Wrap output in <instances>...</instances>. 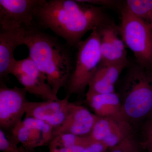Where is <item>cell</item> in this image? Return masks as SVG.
I'll return each instance as SVG.
<instances>
[{
    "instance_id": "obj_1",
    "label": "cell",
    "mask_w": 152,
    "mask_h": 152,
    "mask_svg": "<svg viewBox=\"0 0 152 152\" xmlns=\"http://www.w3.org/2000/svg\"><path fill=\"white\" fill-rule=\"evenodd\" d=\"M34 23L76 48L88 32L111 23L101 7L82 0H44L35 11Z\"/></svg>"
},
{
    "instance_id": "obj_2",
    "label": "cell",
    "mask_w": 152,
    "mask_h": 152,
    "mask_svg": "<svg viewBox=\"0 0 152 152\" xmlns=\"http://www.w3.org/2000/svg\"><path fill=\"white\" fill-rule=\"evenodd\" d=\"M25 29L23 45L27 48L28 56L46 77L48 84L57 95L61 88H66L73 71L75 59L72 56V48L35 24Z\"/></svg>"
},
{
    "instance_id": "obj_3",
    "label": "cell",
    "mask_w": 152,
    "mask_h": 152,
    "mask_svg": "<svg viewBox=\"0 0 152 152\" xmlns=\"http://www.w3.org/2000/svg\"><path fill=\"white\" fill-rule=\"evenodd\" d=\"M123 116L132 123L152 115V69L136 64L128 69L118 94Z\"/></svg>"
},
{
    "instance_id": "obj_4",
    "label": "cell",
    "mask_w": 152,
    "mask_h": 152,
    "mask_svg": "<svg viewBox=\"0 0 152 152\" xmlns=\"http://www.w3.org/2000/svg\"><path fill=\"white\" fill-rule=\"evenodd\" d=\"M99 28L92 31L90 35L77 46L75 66L66 87L67 94L80 95L87 87L102 63Z\"/></svg>"
},
{
    "instance_id": "obj_5",
    "label": "cell",
    "mask_w": 152,
    "mask_h": 152,
    "mask_svg": "<svg viewBox=\"0 0 152 152\" xmlns=\"http://www.w3.org/2000/svg\"><path fill=\"white\" fill-rule=\"evenodd\" d=\"M118 28L122 39L133 52L137 64L152 69V26L136 17L125 4Z\"/></svg>"
},
{
    "instance_id": "obj_6",
    "label": "cell",
    "mask_w": 152,
    "mask_h": 152,
    "mask_svg": "<svg viewBox=\"0 0 152 152\" xmlns=\"http://www.w3.org/2000/svg\"><path fill=\"white\" fill-rule=\"evenodd\" d=\"M10 75L14 76L23 88L31 94L44 101L58 99L48 84L46 77L29 57L16 60L10 70Z\"/></svg>"
},
{
    "instance_id": "obj_7",
    "label": "cell",
    "mask_w": 152,
    "mask_h": 152,
    "mask_svg": "<svg viewBox=\"0 0 152 152\" xmlns=\"http://www.w3.org/2000/svg\"><path fill=\"white\" fill-rule=\"evenodd\" d=\"M44 0H0V29L29 27L34 24L36 9Z\"/></svg>"
},
{
    "instance_id": "obj_8",
    "label": "cell",
    "mask_w": 152,
    "mask_h": 152,
    "mask_svg": "<svg viewBox=\"0 0 152 152\" xmlns=\"http://www.w3.org/2000/svg\"><path fill=\"white\" fill-rule=\"evenodd\" d=\"M27 91L24 88H9L0 85V126L2 129L12 130L26 113Z\"/></svg>"
},
{
    "instance_id": "obj_9",
    "label": "cell",
    "mask_w": 152,
    "mask_h": 152,
    "mask_svg": "<svg viewBox=\"0 0 152 152\" xmlns=\"http://www.w3.org/2000/svg\"><path fill=\"white\" fill-rule=\"evenodd\" d=\"M132 124L124 118L99 117L89 137L110 149L132 135Z\"/></svg>"
},
{
    "instance_id": "obj_10",
    "label": "cell",
    "mask_w": 152,
    "mask_h": 152,
    "mask_svg": "<svg viewBox=\"0 0 152 152\" xmlns=\"http://www.w3.org/2000/svg\"><path fill=\"white\" fill-rule=\"evenodd\" d=\"M66 95L61 99L34 102L28 101L26 108V118L42 120L53 128L59 126L64 121L71 102ZM53 129V130H54Z\"/></svg>"
},
{
    "instance_id": "obj_11",
    "label": "cell",
    "mask_w": 152,
    "mask_h": 152,
    "mask_svg": "<svg viewBox=\"0 0 152 152\" xmlns=\"http://www.w3.org/2000/svg\"><path fill=\"white\" fill-rule=\"evenodd\" d=\"M98 118L84 107L71 102L64 121L53 130V137L63 134L89 136Z\"/></svg>"
},
{
    "instance_id": "obj_12",
    "label": "cell",
    "mask_w": 152,
    "mask_h": 152,
    "mask_svg": "<svg viewBox=\"0 0 152 152\" xmlns=\"http://www.w3.org/2000/svg\"><path fill=\"white\" fill-rule=\"evenodd\" d=\"M25 28L0 29V83L8 81L11 67L16 61L14 53L17 48L23 45Z\"/></svg>"
},
{
    "instance_id": "obj_13",
    "label": "cell",
    "mask_w": 152,
    "mask_h": 152,
    "mask_svg": "<svg viewBox=\"0 0 152 152\" xmlns=\"http://www.w3.org/2000/svg\"><path fill=\"white\" fill-rule=\"evenodd\" d=\"M102 62L116 64L128 62L126 45L119 37L118 28L109 24L99 29Z\"/></svg>"
},
{
    "instance_id": "obj_14",
    "label": "cell",
    "mask_w": 152,
    "mask_h": 152,
    "mask_svg": "<svg viewBox=\"0 0 152 152\" xmlns=\"http://www.w3.org/2000/svg\"><path fill=\"white\" fill-rule=\"evenodd\" d=\"M10 140L15 145L22 144L28 150H33L49 144L53 135V129L49 126L42 129L30 127L25 126L23 120L11 130Z\"/></svg>"
},
{
    "instance_id": "obj_15",
    "label": "cell",
    "mask_w": 152,
    "mask_h": 152,
    "mask_svg": "<svg viewBox=\"0 0 152 152\" xmlns=\"http://www.w3.org/2000/svg\"><path fill=\"white\" fill-rule=\"evenodd\" d=\"M129 62L101 63L88 86L87 93L109 94L115 92V85Z\"/></svg>"
},
{
    "instance_id": "obj_16",
    "label": "cell",
    "mask_w": 152,
    "mask_h": 152,
    "mask_svg": "<svg viewBox=\"0 0 152 152\" xmlns=\"http://www.w3.org/2000/svg\"><path fill=\"white\" fill-rule=\"evenodd\" d=\"M86 102L98 117L124 118L121 98L115 92L109 94L86 93Z\"/></svg>"
},
{
    "instance_id": "obj_17",
    "label": "cell",
    "mask_w": 152,
    "mask_h": 152,
    "mask_svg": "<svg viewBox=\"0 0 152 152\" xmlns=\"http://www.w3.org/2000/svg\"><path fill=\"white\" fill-rule=\"evenodd\" d=\"M89 136H80L70 134H63L55 136L49 143L50 150L88 145L91 141Z\"/></svg>"
},
{
    "instance_id": "obj_18",
    "label": "cell",
    "mask_w": 152,
    "mask_h": 152,
    "mask_svg": "<svg viewBox=\"0 0 152 152\" xmlns=\"http://www.w3.org/2000/svg\"><path fill=\"white\" fill-rule=\"evenodd\" d=\"M126 4L136 17L152 26V0H128Z\"/></svg>"
},
{
    "instance_id": "obj_19",
    "label": "cell",
    "mask_w": 152,
    "mask_h": 152,
    "mask_svg": "<svg viewBox=\"0 0 152 152\" xmlns=\"http://www.w3.org/2000/svg\"><path fill=\"white\" fill-rule=\"evenodd\" d=\"M142 131L140 145L148 152H152V115L144 121Z\"/></svg>"
},
{
    "instance_id": "obj_20",
    "label": "cell",
    "mask_w": 152,
    "mask_h": 152,
    "mask_svg": "<svg viewBox=\"0 0 152 152\" xmlns=\"http://www.w3.org/2000/svg\"><path fill=\"white\" fill-rule=\"evenodd\" d=\"M141 146L131 135L125 139L115 147L110 149L108 152H140Z\"/></svg>"
},
{
    "instance_id": "obj_21",
    "label": "cell",
    "mask_w": 152,
    "mask_h": 152,
    "mask_svg": "<svg viewBox=\"0 0 152 152\" xmlns=\"http://www.w3.org/2000/svg\"><path fill=\"white\" fill-rule=\"evenodd\" d=\"M0 150L3 152H16L18 146L7 137L2 129L0 130Z\"/></svg>"
},
{
    "instance_id": "obj_22",
    "label": "cell",
    "mask_w": 152,
    "mask_h": 152,
    "mask_svg": "<svg viewBox=\"0 0 152 152\" xmlns=\"http://www.w3.org/2000/svg\"><path fill=\"white\" fill-rule=\"evenodd\" d=\"M109 150L102 143L92 140L83 152H108Z\"/></svg>"
},
{
    "instance_id": "obj_23",
    "label": "cell",
    "mask_w": 152,
    "mask_h": 152,
    "mask_svg": "<svg viewBox=\"0 0 152 152\" xmlns=\"http://www.w3.org/2000/svg\"><path fill=\"white\" fill-rule=\"evenodd\" d=\"M88 145L55 149L50 150V152H83L85 148Z\"/></svg>"
},
{
    "instance_id": "obj_24",
    "label": "cell",
    "mask_w": 152,
    "mask_h": 152,
    "mask_svg": "<svg viewBox=\"0 0 152 152\" xmlns=\"http://www.w3.org/2000/svg\"><path fill=\"white\" fill-rule=\"evenodd\" d=\"M83 2L87 3V4H91L94 5H105L112 6L113 5L115 2L112 1H100V0H82Z\"/></svg>"
},
{
    "instance_id": "obj_25",
    "label": "cell",
    "mask_w": 152,
    "mask_h": 152,
    "mask_svg": "<svg viewBox=\"0 0 152 152\" xmlns=\"http://www.w3.org/2000/svg\"><path fill=\"white\" fill-rule=\"evenodd\" d=\"M16 152H20L19 151V150H18V151H16Z\"/></svg>"
}]
</instances>
